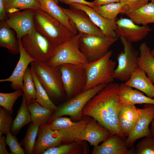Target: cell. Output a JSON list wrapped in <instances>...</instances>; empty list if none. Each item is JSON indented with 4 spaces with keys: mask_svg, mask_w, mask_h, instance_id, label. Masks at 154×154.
<instances>
[{
    "mask_svg": "<svg viewBox=\"0 0 154 154\" xmlns=\"http://www.w3.org/2000/svg\"><path fill=\"white\" fill-rule=\"evenodd\" d=\"M119 86L113 82L107 84L87 103L82 113L94 118L112 134L123 137L118 119L122 106L117 97Z\"/></svg>",
    "mask_w": 154,
    "mask_h": 154,
    "instance_id": "1",
    "label": "cell"
},
{
    "mask_svg": "<svg viewBox=\"0 0 154 154\" xmlns=\"http://www.w3.org/2000/svg\"><path fill=\"white\" fill-rule=\"evenodd\" d=\"M32 68L51 99L60 100L66 94L59 67H52L47 62L34 61Z\"/></svg>",
    "mask_w": 154,
    "mask_h": 154,
    "instance_id": "2",
    "label": "cell"
},
{
    "mask_svg": "<svg viewBox=\"0 0 154 154\" xmlns=\"http://www.w3.org/2000/svg\"><path fill=\"white\" fill-rule=\"evenodd\" d=\"M34 21L37 30L57 46L76 35L59 21L40 9L35 10Z\"/></svg>",
    "mask_w": 154,
    "mask_h": 154,
    "instance_id": "3",
    "label": "cell"
},
{
    "mask_svg": "<svg viewBox=\"0 0 154 154\" xmlns=\"http://www.w3.org/2000/svg\"><path fill=\"white\" fill-rule=\"evenodd\" d=\"M112 54V51L109 50L100 58L83 64L87 76L85 90L100 84H108L113 82L114 78L113 75L116 63L111 59Z\"/></svg>",
    "mask_w": 154,
    "mask_h": 154,
    "instance_id": "4",
    "label": "cell"
},
{
    "mask_svg": "<svg viewBox=\"0 0 154 154\" xmlns=\"http://www.w3.org/2000/svg\"><path fill=\"white\" fill-rule=\"evenodd\" d=\"M26 52L36 61L47 62L53 56L57 46L35 29L21 38Z\"/></svg>",
    "mask_w": 154,
    "mask_h": 154,
    "instance_id": "5",
    "label": "cell"
},
{
    "mask_svg": "<svg viewBox=\"0 0 154 154\" xmlns=\"http://www.w3.org/2000/svg\"><path fill=\"white\" fill-rule=\"evenodd\" d=\"M107 84L99 85L91 88L85 90L58 107L54 112L48 123L55 119L64 116H68L73 121L82 119L84 116L82 110L87 103Z\"/></svg>",
    "mask_w": 154,
    "mask_h": 154,
    "instance_id": "6",
    "label": "cell"
},
{
    "mask_svg": "<svg viewBox=\"0 0 154 154\" xmlns=\"http://www.w3.org/2000/svg\"><path fill=\"white\" fill-rule=\"evenodd\" d=\"M81 34L78 32L68 40L57 46L55 53L47 64L55 67L64 64L80 65L88 62L79 47L78 40Z\"/></svg>",
    "mask_w": 154,
    "mask_h": 154,
    "instance_id": "7",
    "label": "cell"
},
{
    "mask_svg": "<svg viewBox=\"0 0 154 154\" xmlns=\"http://www.w3.org/2000/svg\"><path fill=\"white\" fill-rule=\"evenodd\" d=\"M118 38L82 33L78 40L79 47L88 62H92L105 56Z\"/></svg>",
    "mask_w": 154,
    "mask_h": 154,
    "instance_id": "8",
    "label": "cell"
},
{
    "mask_svg": "<svg viewBox=\"0 0 154 154\" xmlns=\"http://www.w3.org/2000/svg\"><path fill=\"white\" fill-rule=\"evenodd\" d=\"M58 67L68 100L85 90L87 76L83 64H66Z\"/></svg>",
    "mask_w": 154,
    "mask_h": 154,
    "instance_id": "9",
    "label": "cell"
},
{
    "mask_svg": "<svg viewBox=\"0 0 154 154\" xmlns=\"http://www.w3.org/2000/svg\"><path fill=\"white\" fill-rule=\"evenodd\" d=\"M120 38L124 46V51L118 54V65L113 77L114 79L126 82L139 67L138 61L139 53L134 48L131 42L123 37Z\"/></svg>",
    "mask_w": 154,
    "mask_h": 154,
    "instance_id": "10",
    "label": "cell"
},
{
    "mask_svg": "<svg viewBox=\"0 0 154 154\" xmlns=\"http://www.w3.org/2000/svg\"><path fill=\"white\" fill-rule=\"evenodd\" d=\"M91 117L84 116L81 120L74 121L70 118L63 116L58 117L48 124L53 130L60 131L62 134L64 142L68 143L80 141L83 129Z\"/></svg>",
    "mask_w": 154,
    "mask_h": 154,
    "instance_id": "11",
    "label": "cell"
},
{
    "mask_svg": "<svg viewBox=\"0 0 154 154\" xmlns=\"http://www.w3.org/2000/svg\"><path fill=\"white\" fill-rule=\"evenodd\" d=\"M35 10L32 9L6 13L7 19L5 22L15 31L17 39H21L35 29Z\"/></svg>",
    "mask_w": 154,
    "mask_h": 154,
    "instance_id": "12",
    "label": "cell"
},
{
    "mask_svg": "<svg viewBox=\"0 0 154 154\" xmlns=\"http://www.w3.org/2000/svg\"><path fill=\"white\" fill-rule=\"evenodd\" d=\"M143 107L139 108L140 117L131 133L126 139L128 147H132L138 139L152 136L149 125L154 120V104H145Z\"/></svg>",
    "mask_w": 154,
    "mask_h": 154,
    "instance_id": "13",
    "label": "cell"
},
{
    "mask_svg": "<svg viewBox=\"0 0 154 154\" xmlns=\"http://www.w3.org/2000/svg\"><path fill=\"white\" fill-rule=\"evenodd\" d=\"M116 23L117 38L122 37L131 42L142 40L152 30L148 25L139 26L129 18L121 17L116 20Z\"/></svg>",
    "mask_w": 154,
    "mask_h": 154,
    "instance_id": "14",
    "label": "cell"
},
{
    "mask_svg": "<svg viewBox=\"0 0 154 154\" xmlns=\"http://www.w3.org/2000/svg\"><path fill=\"white\" fill-rule=\"evenodd\" d=\"M61 8L74 23L78 32L100 37L105 36L84 11L75 8Z\"/></svg>",
    "mask_w": 154,
    "mask_h": 154,
    "instance_id": "15",
    "label": "cell"
},
{
    "mask_svg": "<svg viewBox=\"0 0 154 154\" xmlns=\"http://www.w3.org/2000/svg\"><path fill=\"white\" fill-rule=\"evenodd\" d=\"M33 154H42L47 149L64 142L63 136L59 131L52 129L48 124L39 126Z\"/></svg>",
    "mask_w": 154,
    "mask_h": 154,
    "instance_id": "16",
    "label": "cell"
},
{
    "mask_svg": "<svg viewBox=\"0 0 154 154\" xmlns=\"http://www.w3.org/2000/svg\"><path fill=\"white\" fill-rule=\"evenodd\" d=\"M69 5L70 8L82 9L85 11L93 23L101 30L105 36L117 38L116 31L117 25L116 20L104 18L98 14L93 8L86 4L73 3Z\"/></svg>",
    "mask_w": 154,
    "mask_h": 154,
    "instance_id": "17",
    "label": "cell"
},
{
    "mask_svg": "<svg viewBox=\"0 0 154 154\" xmlns=\"http://www.w3.org/2000/svg\"><path fill=\"white\" fill-rule=\"evenodd\" d=\"M17 39L20 55L19 61L11 76L6 79L0 80V82H11V87L15 90H22L23 77L28 66L30 63L36 61L23 48L21 43V39Z\"/></svg>",
    "mask_w": 154,
    "mask_h": 154,
    "instance_id": "18",
    "label": "cell"
},
{
    "mask_svg": "<svg viewBox=\"0 0 154 154\" xmlns=\"http://www.w3.org/2000/svg\"><path fill=\"white\" fill-rule=\"evenodd\" d=\"M123 137L112 134L100 145L94 147L92 154H134V150H130Z\"/></svg>",
    "mask_w": 154,
    "mask_h": 154,
    "instance_id": "19",
    "label": "cell"
},
{
    "mask_svg": "<svg viewBox=\"0 0 154 154\" xmlns=\"http://www.w3.org/2000/svg\"><path fill=\"white\" fill-rule=\"evenodd\" d=\"M112 134L106 128L91 117L83 129L80 140L88 141L94 147L98 145L100 143L106 140Z\"/></svg>",
    "mask_w": 154,
    "mask_h": 154,
    "instance_id": "20",
    "label": "cell"
},
{
    "mask_svg": "<svg viewBox=\"0 0 154 154\" xmlns=\"http://www.w3.org/2000/svg\"><path fill=\"white\" fill-rule=\"evenodd\" d=\"M141 114L139 108L135 105H122L118 114V123L123 137H128L131 133Z\"/></svg>",
    "mask_w": 154,
    "mask_h": 154,
    "instance_id": "21",
    "label": "cell"
},
{
    "mask_svg": "<svg viewBox=\"0 0 154 154\" xmlns=\"http://www.w3.org/2000/svg\"><path fill=\"white\" fill-rule=\"evenodd\" d=\"M117 99L122 105H135L136 104H154V99L145 96L143 92L126 85L125 83L120 84L118 92Z\"/></svg>",
    "mask_w": 154,
    "mask_h": 154,
    "instance_id": "22",
    "label": "cell"
},
{
    "mask_svg": "<svg viewBox=\"0 0 154 154\" xmlns=\"http://www.w3.org/2000/svg\"><path fill=\"white\" fill-rule=\"evenodd\" d=\"M40 9L58 20L75 35L78 31L74 23L65 13L61 7L53 0H39Z\"/></svg>",
    "mask_w": 154,
    "mask_h": 154,
    "instance_id": "23",
    "label": "cell"
},
{
    "mask_svg": "<svg viewBox=\"0 0 154 154\" xmlns=\"http://www.w3.org/2000/svg\"><path fill=\"white\" fill-rule=\"evenodd\" d=\"M146 74L144 70L138 67L125 84L143 92L148 97L153 99L154 84Z\"/></svg>",
    "mask_w": 154,
    "mask_h": 154,
    "instance_id": "24",
    "label": "cell"
},
{
    "mask_svg": "<svg viewBox=\"0 0 154 154\" xmlns=\"http://www.w3.org/2000/svg\"><path fill=\"white\" fill-rule=\"evenodd\" d=\"M90 152L86 141L80 140L50 148L42 154H86Z\"/></svg>",
    "mask_w": 154,
    "mask_h": 154,
    "instance_id": "25",
    "label": "cell"
},
{
    "mask_svg": "<svg viewBox=\"0 0 154 154\" xmlns=\"http://www.w3.org/2000/svg\"><path fill=\"white\" fill-rule=\"evenodd\" d=\"M15 31L10 27L5 21L0 23V46L7 48L12 54L20 53L19 46Z\"/></svg>",
    "mask_w": 154,
    "mask_h": 154,
    "instance_id": "26",
    "label": "cell"
},
{
    "mask_svg": "<svg viewBox=\"0 0 154 154\" xmlns=\"http://www.w3.org/2000/svg\"><path fill=\"white\" fill-rule=\"evenodd\" d=\"M30 113L32 122L40 126L48 124L54 112L42 106L35 101L27 105Z\"/></svg>",
    "mask_w": 154,
    "mask_h": 154,
    "instance_id": "27",
    "label": "cell"
},
{
    "mask_svg": "<svg viewBox=\"0 0 154 154\" xmlns=\"http://www.w3.org/2000/svg\"><path fill=\"white\" fill-rule=\"evenodd\" d=\"M138 66L144 70L154 84V58L146 42L142 43L139 47Z\"/></svg>",
    "mask_w": 154,
    "mask_h": 154,
    "instance_id": "28",
    "label": "cell"
},
{
    "mask_svg": "<svg viewBox=\"0 0 154 154\" xmlns=\"http://www.w3.org/2000/svg\"><path fill=\"white\" fill-rule=\"evenodd\" d=\"M125 15L137 25L154 23V3H148L139 9Z\"/></svg>",
    "mask_w": 154,
    "mask_h": 154,
    "instance_id": "29",
    "label": "cell"
},
{
    "mask_svg": "<svg viewBox=\"0 0 154 154\" xmlns=\"http://www.w3.org/2000/svg\"><path fill=\"white\" fill-rule=\"evenodd\" d=\"M22 100L21 105L13 123L10 132L16 136L22 127L25 125L32 122L29 112L27 107L24 96L22 95Z\"/></svg>",
    "mask_w": 154,
    "mask_h": 154,
    "instance_id": "30",
    "label": "cell"
},
{
    "mask_svg": "<svg viewBox=\"0 0 154 154\" xmlns=\"http://www.w3.org/2000/svg\"><path fill=\"white\" fill-rule=\"evenodd\" d=\"M30 68L36 90L35 101L43 107L55 112L57 110L58 107L52 102L46 91L38 80L35 72L32 68Z\"/></svg>",
    "mask_w": 154,
    "mask_h": 154,
    "instance_id": "31",
    "label": "cell"
},
{
    "mask_svg": "<svg viewBox=\"0 0 154 154\" xmlns=\"http://www.w3.org/2000/svg\"><path fill=\"white\" fill-rule=\"evenodd\" d=\"M6 13L15 12L26 9H40L39 0H3Z\"/></svg>",
    "mask_w": 154,
    "mask_h": 154,
    "instance_id": "32",
    "label": "cell"
},
{
    "mask_svg": "<svg viewBox=\"0 0 154 154\" xmlns=\"http://www.w3.org/2000/svg\"><path fill=\"white\" fill-rule=\"evenodd\" d=\"M93 9L104 18L116 20L117 19V17L119 14H123L124 12V7L120 2L95 6Z\"/></svg>",
    "mask_w": 154,
    "mask_h": 154,
    "instance_id": "33",
    "label": "cell"
},
{
    "mask_svg": "<svg viewBox=\"0 0 154 154\" xmlns=\"http://www.w3.org/2000/svg\"><path fill=\"white\" fill-rule=\"evenodd\" d=\"M39 126L32 122L30 123L25 137L20 143L21 146L25 147V153L27 154H33Z\"/></svg>",
    "mask_w": 154,
    "mask_h": 154,
    "instance_id": "34",
    "label": "cell"
},
{
    "mask_svg": "<svg viewBox=\"0 0 154 154\" xmlns=\"http://www.w3.org/2000/svg\"><path fill=\"white\" fill-rule=\"evenodd\" d=\"M22 90L27 105L35 101L36 96L35 85L30 68L28 67L24 76Z\"/></svg>",
    "mask_w": 154,
    "mask_h": 154,
    "instance_id": "35",
    "label": "cell"
},
{
    "mask_svg": "<svg viewBox=\"0 0 154 154\" xmlns=\"http://www.w3.org/2000/svg\"><path fill=\"white\" fill-rule=\"evenodd\" d=\"M22 90H16L10 93H0V105L8 111L12 115L13 107L16 100L22 96Z\"/></svg>",
    "mask_w": 154,
    "mask_h": 154,
    "instance_id": "36",
    "label": "cell"
},
{
    "mask_svg": "<svg viewBox=\"0 0 154 154\" xmlns=\"http://www.w3.org/2000/svg\"><path fill=\"white\" fill-rule=\"evenodd\" d=\"M134 154H154V136L145 137L138 143Z\"/></svg>",
    "mask_w": 154,
    "mask_h": 154,
    "instance_id": "37",
    "label": "cell"
},
{
    "mask_svg": "<svg viewBox=\"0 0 154 154\" xmlns=\"http://www.w3.org/2000/svg\"><path fill=\"white\" fill-rule=\"evenodd\" d=\"M12 115L7 110L0 107V131L6 134L10 132L13 121Z\"/></svg>",
    "mask_w": 154,
    "mask_h": 154,
    "instance_id": "38",
    "label": "cell"
},
{
    "mask_svg": "<svg viewBox=\"0 0 154 154\" xmlns=\"http://www.w3.org/2000/svg\"><path fill=\"white\" fill-rule=\"evenodd\" d=\"M6 135V143L9 147L11 154H25L16 136L12 135L10 132H7Z\"/></svg>",
    "mask_w": 154,
    "mask_h": 154,
    "instance_id": "39",
    "label": "cell"
},
{
    "mask_svg": "<svg viewBox=\"0 0 154 154\" xmlns=\"http://www.w3.org/2000/svg\"><path fill=\"white\" fill-rule=\"evenodd\" d=\"M119 2L124 9L123 14L137 10L148 3L145 0H120Z\"/></svg>",
    "mask_w": 154,
    "mask_h": 154,
    "instance_id": "40",
    "label": "cell"
},
{
    "mask_svg": "<svg viewBox=\"0 0 154 154\" xmlns=\"http://www.w3.org/2000/svg\"><path fill=\"white\" fill-rule=\"evenodd\" d=\"M64 3L68 5L73 3H78L87 5L93 8L94 7L93 2H88L85 0H64Z\"/></svg>",
    "mask_w": 154,
    "mask_h": 154,
    "instance_id": "41",
    "label": "cell"
},
{
    "mask_svg": "<svg viewBox=\"0 0 154 154\" xmlns=\"http://www.w3.org/2000/svg\"><path fill=\"white\" fill-rule=\"evenodd\" d=\"M7 19L3 0H0V20L1 21H5Z\"/></svg>",
    "mask_w": 154,
    "mask_h": 154,
    "instance_id": "42",
    "label": "cell"
},
{
    "mask_svg": "<svg viewBox=\"0 0 154 154\" xmlns=\"http://www.w3.org/2000/svg\"><path fill=\"white\" fill-rule=\"evenodd\" d=\"M5 139L6 138L4 136L0 138V154H11L6 149Z\"/></svg>",
    "mask_w": 154,
    "mask_h": 154,
    "instance_id": "43",
    "label": "cell"
},
{
    "mask_svg": "<svg viewBox=\"0 0 154 154\" xmlns=\"http://www.w3.org/2000/svg\"><path fill=\"white\" fill-rule=\"evenodd\" d=\"M120 0H94V6L104 5L112 3L119 2Z\"/></svg>",
    "mask_w": 154,
    "mask_h": 154,
    "instance_id": "44",
    "label": "cell"
},
{
    "mask_svg": "<svg viewBox=\"0 0 154 154\" xmlns=\"http://www.w3.org/2000/svg\"><path fill=\"white\" fill-rule=\"evenodd\" d=\"M151 131L152 135L154 136V120H153L151 124Z\"/></svg>",
    "mask_w": 154,
    "mask_h": 154,
    "instance_id": "45",
    "label": "cell"
},
{
    "mask_svg": "<svg viewBox=\"0 0 154 154\" xmlns=\"http://www.w3.org/2000/svg\"><path fill=\"white\" fill-rule=\"evenodd\" d=\"M55 2L58 4L59 3V1L64 3V0H53Z\"/></svg>",
    "mask_w": 154,
    "mask_h": 154,
    "instance_id": "46",
    "label": "cell"
},
{
    "mask_svg": "<svg viewBox=\"0 0 154 154\" xmlns=\"http://www.w3.org/2000/svg\"><path fill=\"white\" fill-rule=\"evenodd\" d=\"M151 53L153 56L154 58V49H152L151 51Z\"/></svg>",
    "mask_w": 154,
    "mask_h": 154,
    "instance_id": "47",
    "label": "cell"
},
{
    "mask_svg": "<svg viewBox=\"0 0 154 154\" xmlns=\"http://www.w3.org/2000/svg\"><path fill=\"white\" fill-rule=\"evenodd\" d=\"M3 133L1 131H0V138L2 137V135Z\"/></svg>",
    "mask_w": 154,
    "mask_h": 154,
    "instance_id": "48",
    "label": "cell"
},
{
    "mask_svg": "<svg viewBox=\"0 0 154 154\" xmlns=\"http://www.w3.org/2000/svg\"><path fill=\"white\" fill-rule=\"evenodd\" d=\"M151 1V2L154 3V0H150Z\"/></svg>",
    "mask_w": 154,
    "mask_h": 154,
    "instance_id": "49",
    "label": "cell"
},
{
    "mask_svg": "<svg viewBox=\"0 0 154 154\" xmlns=\"http://www.w3.org/2000/svg\"><path fill=\"white\" fill-rule=\"evenodd\" d=\"M149 0H145V1L146 2H148Z\"/></svg>",
    "mask_w": 154,
    "mask_h": 154,
    "instance_id": "50",
    "label": "cell"
},
{
    "mask_svg": "<svg viewBox=\"0 0 154 154\" xmlns=\"http://www.w3.org/2000/svg\"><path fill=\"white\" fill-rule=\"evenodd\" d=\"M153 99H154V98H153Z\"/></svg>",
    "mask_w": 154,
    "mask_h": 154,
    "instance_id": "51",
    "label": "cell"
}]
</instances>
